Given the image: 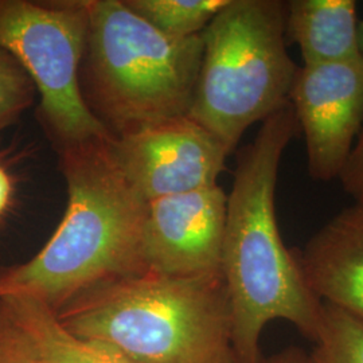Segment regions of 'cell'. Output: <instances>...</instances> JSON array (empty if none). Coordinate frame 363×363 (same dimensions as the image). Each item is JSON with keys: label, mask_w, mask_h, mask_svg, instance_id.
I'll list each match as a JSON object with an SVG mask.
<instances>
[{"label": "cell", "mask_w": 363, "mask_h": 363, "mask_svg": "<svg viewBox=\"0 0 363 363\" xmlns=\"http://www.w3.org/2000/svg\"><path fill=\"white\" fill-rule=\"evenodd\" d=\"M259 363H311V361H310V355L303 352V350L296 347H289L274 354L265 361L261 359Z\"/></svg>", "instance_id": "obj_19"}, {"label": "cell", "mask_w": 363, "mask_h": 363, "mask_svg": "<svg viewBox=\"0 0 363 363\" xmlns=\"http://www.w3.org/2000/svg\"><path fill=\"white\" fill-rule=\"evenodd\" d=\"M117 164L147 202L217 184L229 152L187 116L112 136Z\"/></svg>", "instance_id": "obj_7"}, {"label": "cell", "mask_w": 363, "mask_h": 363, "mask_svg": "<svg viewBox=\"0 0 363 363\" xmlns=\"http://www.w3.org/2000/svg\"><path fill=\"white\" fill-rule=\"evenodd\" d=\"M339 179L343 190L352 196L355 203L363 205V127Z\"/></svg>", "instance_id": "obj_17"}, {"label": "cell", "mask_w": 363, "mask_h": 363, "mask_svg": "<svg viewBox=\"0 0 363 363\" xmlns=\"http://www.w3.org/2000/svg\"><path fill=\"white\" fill-rule=\"evenodd\" d=\"M91 0H0V49L39 94L38 116L57 150L112 135L79 91Z\"/></svg>", "instance_id": "obj_6"}, {"label": "cell", "mask_w": 363, "mask_h": 363, "mask_svg": "<svg viewBox=\"0 0 363 363\" xmlns=\"http://www.w3.org/2000/svg\"><path fill=\"white\" fill-rule=\"evenodd\" d=\"M286 1L228 0L201 38V69L187 116L229 155L249 127L289 103L298 66L286 50Z\"/></svg>", "instance_id": "obj_5"}, {"label": "cell", "mask_w": 363, "mask_h": 363, "mask_svg": "<svg viewBox=\"0 0 363 363\" xmlns=\"http://www.w3.org/2000/svg\"><path fill=\"white\" fill-rule=\"evenodd\" d=\"M357 38H358V49L363 57V21L358 22V28H357Z\"/></svg>", "instance_id": "obj_20"}, {"label": "cell", "mask_w": 363, "mask_h": 363, "mask_svg": "<svg viewBox=\"0 0 363 363\" xmlns=\"http://www.w3.org/2000/svg\"><path fill=\"white\" fill-rule=\"evenodd\" d=\"M4 271V268H0V277H1V273Z\"/></svg>", "instance_id": "obj_22"}, {"label": "cell", "mask_w": 363, "mask_h": 363, "mask_svg": "<svg viewBox=\"0 0 363 363\" xmlns=\"http://www.w3.org/2000/svg\"><path fill=\"white\" fill-rule=\"evenodd\" d=\"M294 253L318 298L363 320V205L343 208Z\"/></svg>", "instance_id": "obj_10"}, {"label": "cell", "mask_w": 363, "mask_h": 363, "mask_svg": "<svg viewBox=\"0 0 363 363\" xmlns=\"http://www.w3.org/2000/svg\"><path fill=\"white\" fill-rule=\"evenodd\" d=\"M323 303L322 325L310 355L311 363H363V320Z\"/></svg>", "instance_id": "obj_14"}, {"label": "cell", "mask_w": 363, "mask_h": 363, "mask_svg": "<svg viewBox=\"0 0 363 363\" xmlns=\"http://www.w3.org/2000/svg\"><path fill=\"white\" fill-rule=\"evenodd\" d=\"M0 300L39 363H133L104 343L72 334L61 325L57 312L40 300L23 295Z\"/></svg>", "instance_id": "obj_12"}, {"label": "cell", "mask_w": 363, "mask_h": 363, "mask_svg": "<svg viewBox=\"0 0 363 363\" xmlns=\"http://www.w3.org/2000/svg\"><path fill=\"white\" fill-rule=\"evenodd\" d=\"M0 363H39L28 342L6 311L0 322Z\"/></svg>", "instance_id": "obj_16"}, {"label": "cell", "mask_w": 363, "mask_h": 363, "mask_svg": "<svg viewBox=\"0 0 363 363\" xmlns=\"http://www.w3.org/2000/svg\"><path fill=\"white\" fill-rule=\"evenodd\" d=\"M289 103L312 179H339L363 127V57L298 67Z\"/></svg>", "instance_id": "obj_8"}, {"label": "cell", "mask_w": 363, "mask_h": 363, "mask_svg": "<svg viewBox=\"0 0 363 363\" xmlns=\"http://www.w3.org/2000/svg\"><path fill=\"white\" fill-rule=\"evenodd\" d=\"M357 1H286V42L300 48L304 65L345 62L362 57L357 38Z\"/></svg>", "instance_id": "obj_11"}, {"label": "cell", "mask_w": 363, "mask_h": 363, "mask_svg": "<svg viewBox=\"0 0 363 363\" xmlns=\"http://www.w3.org/2000/svg\"><path fill=\"white\" fill-rule=\"evenodd\" d=\"M291 103L261 123L244 147L228 195L220 272L232 316L237 363H259V337L276 319L316 340L323 303L307 284L294 250L284 245L276 218V186L286 147L298 135Z\"/></svg>", "instance_id": "obj_1"}, {"label": "cell", "mask_w": 363, "mask_h": 363, "mask_svg": "<svg viewBox=\"0 0 363 363\" xmlns=\"http://www.w3.org/2000/svg\"><path fill=\"white\" fill-rule=\"evenodd\" d=\"M202 52L201 34L171 38L123 0H91L79 66L84 103L112 136L186 116Z\"/></svg>", "instance_id": "obj_4"}, {"label": "cell", "mask_w": 363, "mask_h": 363, "mask_svg": "<svg viewBox=\"0 0 363 363\" xmlns=\"http://www.w3.org/2000/svg\"><path fill=\"white\" fill-rule=\"evenodd\" d=\"M226 203L218 184L150 201L142 237L144 272L174 277L222 273Z\"/></svg>", "instance_id": "obj_9"}, {"label": "cell", "mask_w": 363, "mask_h": 363, "mask_svg": "<svg viewBox=\"0 0 363 363\" xmlns=\"http://www.w3.org/2000/svg\"><path fill=\"white\" fill-rule=\"evenodd\" d=\"M13 184L11 175L0 163V218L6 214L13 201Z\"/></svg>", "instance_id": "obj_18"}, {"label": "cell", "mask_w": 363, "mask_h": 363, "mask_svg": "<svg viewBox=\"0 0 363 363\" xmlns=\"http://www.w3.org/2000/svg\"><path fill=\"white\" fill-rule=\"evenodd\" d=\"M111 140L58 150L67 189L64 218L33 259L4 268L0 298L23 295L57 312L94 286L144 272L148 202L118 167Z\"/></svg>", "instance_id": "obj_2"}, {"label": "cell", "mask_w": 363, "mask_h": 363, "mask_svg": "<svg viewBox=\"0 0 363 363\" xmlns=\"http://www.w3.org/2000/svg\"><path fill=\"white\" fill-rule=\"evenodd\" d=\"M72 334L133 363H237L222 273H136L94 286L57 311Z\"/></svg>", "instance_id": "obj_3"}, {"label": "cell", "mask_w": 363, "mask_h": 363, "mask_svg": "<svg viewBox=\"0 0 363 363\" xmlns=\"http://www.w3.org/2000/svg\"><path fill=\"white\" fill-rule=\"evenodd\" d=\"M132 13L171 38L202 34L228 0H123Z\"/></svg>", "instance_id": "obj_13"}, {"label": "cell", "mask_w": 363, "mask_h": 363, "mask_svg": "<svg viewBox=\"0 0 363 363\" xmlns=\"http://www.w3.org/2000/svg\"><path fill=\"white\" fill-rule=\"evenodd\" d=\"M37 89L10 52L0 49V130L13 124L28 109Z\"/></svg>", "instance_id": "obj_15"}, {"label": "cell", "mask_w": 363, "mask_h": 363, "mask_svg": "<svg viewBox=\"0 0 363 363\" xmlns=\"http://www.w3.org/2000/svg\"><path fill=\"white\" fill-rule=\"evenodd\" d=\"M3 316H4V308H3V303H1V300H0V322H1Z\"/></svg>", "instance_id": "obj_21"}]
</instances>
